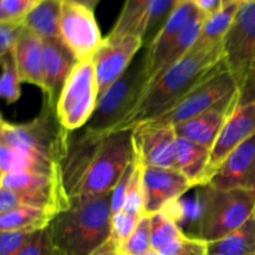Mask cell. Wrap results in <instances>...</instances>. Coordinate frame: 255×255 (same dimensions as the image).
<instances>
[{"instance_id":"obj_22","label":"cell","mask_w":255,"mask_h":255,"mask_svg":"<svg viewBox=\"0 0 255 255\" xmlns=\"http://www.w3.org/2000/svg\"><path fill=\"white\" fill-rule=\"evenodd\" d=\"M255 254V213L229 236L207 243L206 255H253Z\"/></svg>"},{"instance_id":"obj_39","label":"cell","mask_w":255,"mask_h":255,"mask_svg":"<svg viewBox=\"0 0 255 255\" xmlns=\"http://www.w3.org/2000/svg\"><path fill=\"white\" fill-rule=\"evenodd\" d=\"M92 255H120V253L119 251H117L116 244L112 241H110L107 242L102 248H100L96 253H94Z\"/></svg>"},{"instance_id":"obj_5","label":"cell","mask_w":255,"mask_h":255,"mask_svg":"<svg viewBox=\"0 0 255 255\" xmlns=\"http://www.w3.org/2000/svg\"><path fill=\"white\" fill-rule=\"evenodd\" d=\"M146 49L137 54L124 75L102 95L85 131L97 137L111 134L134 109L147 86Z\"/></svg>"},{"instance_id":"obj_34","label":"cell","mask_w":255,"mask_h":255,"mask_svg":"<svg viewBox=\"0 0 255 255\" xmlns=\"http://www.w3.org/2000/svg\"><path fill=\"white\" fill-rule=\"evenodd\" d=\"M36 232H0V255H19Z\"/></svg>"},{"instance_id":"obj_44","label":"cell","mask_w":255,"mask_h":255,"mask_svg":"<svg viewBox=\"0 0 255 255\" xmlns=\"http://www.w3.org/2000/svg\"><path fill=\"white\" fill-rule=\"evenodd\" d=\"M232 1H237V0H232Z\"/></svg>"},{"instance_id":"obj_32","label":"cell","mask_w":255,"mask_h":255,"mask_svg":"<svg viewBox=\"0 0 255 255\" xmlns=\"http://www.w3.org/2000/svg\"><path fill=\"white\" fill-rule=\"evenodd\" d=\"M142 217L132 216L125 211L117 212L112 216V234L111 241L116 247L121 246L133 234Z\"/></svg>"},{"instance_id":"obj_23","label":"cell","mask_w":255,"mask_h":255,"mask_svg":"<svg viewBox=\"0 0 255 255\" xmlns=\"http://www.w3.org/2000/svg\"><path fill=\"white\" fill-rule=\"evenodd\" d=\"M57 213L41 208L20 207L0 214V232H39L46 229Z\"/></svg>"},{"instance_id":"obj_16","label":"cell","mask_w":255,"mask_h":255,"mask_svg":"<svg viewBox=\"0 0 255 255\" xmlns=\"http://www.w3.org/2000/svg\"><path fill=\"white\" fill-rule=\"evenodd\" d=\"M207 184L255 193V134L227 157Z\"/></svg>"},{"instance_id":"obj_30","label":"cell","mask_w":255,"mask_h":255,"mask_svg":"<svg viewBox=\"0 0 255 255\" xmlns=\"http://www.w3.org/2000/svg\"><path fill=\"white\" fill-rule=\"evenodd\" d=\"M152 249L151 221L146 214L141 218L136 231L125 243L117 247L120 255H142Z\"/></svg>"},{"instance_id":"obj_10","label":"cell","mask_w":255,"mask_h":255,"mask_svg":"<svg viewBox=\"0 0 255 255\" xmlns=\"http://www.w3.org/2000/svg\"><path fill=\"white\" fill-rule=\"evenodd\" d=\"M60 39L77 62L94 60L104 42L94 9L75 0H62Z\"/></svg>"},{"instance_id":"obj_25","label":"cell","mask_w":255,"mask_h":255,"mask_svg":"<svg viewBox=\"0 0 255 255\" xmlns=\"http://www.w3.org/2000/svg\"><path fill=\"white\" fill-rule=\"evenodd\" d=\"M0 188L12 189V191L57 192V193L67 197L62 178L49 176V174L25 173V172L1 174L0 176Z\"/></svg>"},{"instance_id":"obj_2","label":"cell","mask_w":255,"mask_h":255,"mask_svg":"<svg viewBox=\"0 0 255 255\" xmlns=\"http://www.w3.org/2000/svg\"><path fill=\"white\" fill-rule=\"evenodd\" d=\"M111 193L72 201L55 216L49 229L60 255H92L111 241Z\"/></svg>"},{"instance_id":"obj_19","label":"cell","mask_w":255,"mask_h":255,"mask_svg":"<svg viewBox=\"0 0 255 255\" xmlns=\"http://www.w3.org/2000/svg\"><path fill=\"white\" fill-rule=\"evenodd\" d=\"M12 52L21 82L44 90V40L24 26Z\"/></svg>"},{"instance_id":"obj_13","label":"cell","mask_w":255,"mask_h":255,"mask_svg":"<svg viewBox=\"0 0 255 255\" xmlns=\"http://www.w3.org/2000/svg\"><path fill=\"white\" fill-rule=\"evenodd\" d=\"M142 188L146 214L167 211L194 184L178 169L142 166Z\"/></svg>"},{"instance_id":"obj_12","label":"cell","mask_w":255,"mask_h":255,"mask_svg":"<svg viewBox=\"0 0 255 255\" xmlns=\"http://www.w3.org/2000/svg\"><path fill=\"white\" fill-rule=\"evenodd\" d=\"M142 49L143 41L134 34L125 35L119 39L105 37L94 57L100 97L126 72Z\"/></svg>"},{"instance_id":"obj_21","label":"cell","mask_w":255,"mask_h":255,"mask_svg":"<svg viewBox=\"0 0 255 255\" xmlns=\"http://www.w3.org/2000/svg\"><path fill=\"white\" fill-rule=\"evenodd\" d=\"M62 0H42L31 10L22 24L41 39H60Z\"/></svg>"},{"instance_id":"obj_14","label":"cell","mask_w":255,"mask_h":255,"mask_svg":"<svg viewBox=\"0 0 255 255\" xmlns=\"http://www.w3.org/2000/svg\"><path fill=\"white\" fill-rule=\"evenodd\" d=\"M255 134V99L241 102L238 109L229 119L219 133L216 143L211 149L208 167L202 186H206L213 174L218 171L227 157L242 143Z\"/></svg>"},{"instance_id":"obj_42","label":"cell","mask_w":255,"mask_h":255,"mask_svg":"<svg viewBox=\"0 0 255 255\" xmlns=\"http://www.w3.org/2000/svg\"><path fill=\"white\" fill-rule=\"evenodd\" d=\"M229 2H232V0H223V6L224 5H228Z\"/></svg>"},{"instance_id":"obj_9","label":"cell","mask_w":255,"mask_h":255,"mask_svg":"<svg viewBox=\"0 0 255 255\" xmlns=\"http://www.w3.org/2000/svg\"><path fill=\"white\" fill-rule=\"evenodd\" d=\"M223 54L239 87L255 77V1H241L223 40Z\"/></svg>"},{"instance_id":"obj_17","label":"cell","mask_w":255,"mask_h":255,"mask_svg":"<svg viewBox=\"0 0 255 255\" xmlns=\"http://www.w3.org/2000/svg\"><path fill=\"white\" fill-rule=\"evenodd\" d=\"M198 10L199 9L194 5L192 0L177 5L173 11H172L171 16L166 21V24L162 26L158 34L156 35L153 41L148 46L144 47L146 49L147 79H148V82L152 81V79L156 75L157 69L159 67L162 60L164 59L168 50L176 42L181 32L183 31L184 27L187 26V24L191 21L192 17L196 15Z\"/></svg>"},{"instance_id":"obj_8","label":"cell","mask_w":255,"mask_h":255,"mask_svg":"<svg viewBox=\"0 0 255 255\" xmlns=\"http://www.w3.org/2000/svg\"><path fill=\"white\" fill-rule=\"evenodd\" d=\"M238 91V81L224 62L216 72L194 87L181 101L177 102L164 114L148 121V124L174 126L198 116L199 114L212 109Z\"/></svg>"},{"instance_id":"obj_37","label":"cell","mask_w":255,"mask_h":255,"mask_svg":"<svg viewBox=\"0 0 255 255\" xmlns=\"http://www.w3.org/2000/svg\"><path fill=\"white\" fill-rule=\"evenodd\" d=\"M136 166H137V162L136 159H133L132 163L129 164V166L126 168V171L124 172V174H122V177L120 178L119 183L116 184L114 191H112L111 206H112V213L114 214H116L117 212H120L122 208H124L127 192H128L132 177H133L134 171H136Z\"/></svg>"},{"instance_id":"obj_3","label":"cell","mask_w":255,"mask_h":255,"mask_svg":"<svg viewBox=\"0 0 255 255\" xmlns=\"http://www.w3.org/2000/svg\"><path fill=\"white\" fill-rule=\"evenodd\" d=\"M71 136L56 115V105L44 99L42 110L34 120L11 124L1 119L0 144L12 147L41 163L61 171Z\"/></svg>"},{"instance_id":"obj_20","label":"cell","mask_w":255,"mask_h":255,"mask_svg":"<svg viewBox=\"0 0 255 255\" xmlns=\"http://www.w3.org/2000/svg\"><path fill=\"white\" fill-rule=\"evenodd\" d=\"M209 157V148L177 136V169L182 172L196 188L203 184Z\"/></svg>"},{"instance_id":"obj_36","label":"cell","mask_w":255,"mask_h":255,"mask_svg":"<svg viewBox=\"0 0 255 255\" xmlns=\"http://www.w3.org/2000/svg\"><path fill=\"white\" fill-rule=\"evenodd\" d=\"M22 29L20 21H0V56L14 51Z\"/></svg>"},{"instance_id":"obj_18","label":"cell","mask_w":255,"mask_h":255,"mask_svg":"<svg viewBox=\"0 0 255 255\" xmlns=\"http://www.w3.org/2000/svg\"><path fill=\"white\" fill-rule=\"evenodd\" d=\"M44 40V39H42ZM77 60L61 39L44 40V99L56 105L60 92Z\"/></svg>"},{"instance_id":"obj_45","label":"cell","mask_w":255,"mask_h":255,"mask_svg":"<svg viewBox=\"0 0 255 255\" xmlns=\"http://www.w3.org/2000/svg\"><path fill=\"white\" fill-rule=\"evenodd\" d=\"M253 255H255V254H253Z\"/></svg>"},{"instance_id":"obj_41","label":"cell","mask_w":255,"mask_h":255,"mask_svg":"<svg viewBox=\"0 0 255 255\" xmlns=\"http://www.w3.org/2000/svg\"><path fill=\"white\" fill-rule=\"evenodd\" d=\"M174 1H176L177 5H179V4H182V2H184V1H188V0H174Z\"/></svg>"},{"instance_id":"obj_4","label":"cell","mask_w":255,"mask_h":255,"mask_svg":"<svg viewBox=\"0 0 255 255\" xmlns=\"http://www.w3.org/2000/svg\"><path fill=\"white\" fill-rule=\"evenodd\" d=\"M197 236L206 243L219 241L243 226L255 213V193L242 189L199 186Z\"/></svg>"},{"instance_id":"obj_1","label":"cell","mask_w":255,"mask_h":255,"mask_svg":"<svg viewBox=\"0 0 255 255\" xmlns=\"http://www.w3.org/2000/svg\"><path fill=\"white\" fill-rule=\"evenodd\" d=\"M223 64V44L193 46L183 59L147 85L134 109L114 132L133 129L164 114Z\"/></svg>"},{"instance_id":"obj_29","label":"cell","mask_w":255,"mask_h":255,"mask_svg":"<svg viewBox=\"0 0 255 255\" xmlns=\"http://www.w3.org/2000/svg\"><path fill=\"white\" fill-rule=\"evenodd\" d=\"M0 59H1L2 66L0 94L6 104H14L21 96V89H20L21 79H20L19 71H17L14 52L2 55L0 56Z\"/></svg>"},{"instance_id":"obj_28","label":"cell","mask_w":255,"mask_h":255,"mask_svg":"<svg viewBox=\"0 0 255 255\" xmlns=\"http://www.w3.org/2000/svg\"><path fill=\"white\" fill-rule=\"evenodd\" d=\"M149 2L151 0H126L114 29L106 37L119 39L125 35L134 34Z\"/></svg>"},{"instance_id":"obj_24","label":"cell","mask_w":255,"mask_h":255,"mask_svg":"<svg viewBox=\"0 0 255 255\" xmlns=\"http://www.w3.org/2000/svg\"><path fill=\"white\" fill-rule=\"evenodd\" d=\"M239 5H241V0L232 1L228 5H224L221 10L214 14L208 15L194 46L214 47L223 44L224 37L233 22Z\"/></svg>"},{"instance_id":"obj_6","label":"cell","mask_w":255,"mask_h":255,"mask_svg":"<svg viewBox=\"0 0 255 255\" xmlns=\"http://www.w3.org/2000/svg\"><path fill=\"white\" fill-rule=\"evenodd\" d=\"M134 159L132 129L114 132L101 139L72 201L111 193Z\"/></svg>"},{"instance_id":"obj_31","label":"cell","mask_w":255,"mask_h":255,"mask_svg":"<svg viewBox=\"0 0 255 255\" xmlns=\"http://www.w3.org/2000/svg\"><path fill=\"white\" fill-rule=\"evenodd\" d=\"M121 211H125L136 217L146 216V212H144L143 188H142V166L138 162H137L136 171H134L128 192H127L124 208Z\"/></svg>"},{"instance_id":"obj_15","label":"cell","mask_w":255,"mask_h":255,"mask_svg":"<svg viewBox=\"0 0 255 255\" xmlns=\"http://www.w3.org/2000/svg\"><path fill=\"white\" fill-rule=\"evenodd\" d=\"M241 104V91L236 92L212 109L181 124L174 125L177 136L212 149L219 133Z\"/></svg>"},{"instance_id":"obj_26","label":"cell","mask_w":255,"mask_h":255,"mask_svg":"<svg viewBox=\"0 0 255 255\" xmlns=\"http://www.w3.org/2000/svg\"><path fill=\"white\" fill-rule=\"evenodd\" d=\"M176 6L174 0H151L134 31V35L141 37L143 41V47H147L153 41Z\"/></svg>"},{"instance_id":"obj_33","label":"cell","mask_w":255,"mask_h":255,"mask_svg":"<svg viewBox=\"0 0 255 255\" xmlns=\"http://www.w3.org/2000/svg\"><path fill=\"white\" fill-rule=\"evenodd\" d=\"M42 0H0V21L22 22Z\"/></svg>"},{"instance_id":"obj_40","label":"cell","mask_w":255,"mask_h":255,"mask_svg":"<svg viewBox=\"0 0 255 255\" xmlns=\"http://www.w3.org/2000/svg\"><path fill=\"white\" fill-rule=\"evenodd\" d=\"M142 255H161V254H159L158 252L154 251V249H151V251L147 252V253H144V254H142Z\"/></svg>"},{"instance_id":"obj_11","label":"cell","mask_w":255,"mask_h":255,"mask_svg":"<svg viewBox=\"0 0 255 255\" xmlns=\"http://www.w3.org/2000/svg\"><path fill=\"white\" fill-rule=\"evenodd\" d=\"M134 159L143 167L177 169V133L169 125L141 124L132 129Z\"/></svg>"},{"instance_id":"obj_7","label":"cell","mask_w":255,"mask_h":255,"mask_svg":"<svg viewBox=\"0 0 255 255\" xmlns=\"http://www.w3.org/2000/svg\"><path fill=\"white\" fill-rule=\"evenodd\" d=\"M99 99L94 60L77 62L60 92L56 104L57 119L70 132L84 128L91 120Z\"/></svg>"},{"instance_id":"obj_43","label":"cell","mask_w":255,"mask_h":255,"mask_svg":"<svg viewBox=\"0 0 255 255\" xmlns=\"http://www.w3.org/2000/svg\"><path fill=\"white\" fill-rule=\"evenodd\" d=\"M241 1H255V0H241Z\"/></svg>"},{"instance_id":"obj_35","label":"cell","mask_w":255,"mask_h":255,"mask_svg":"<svg viewBox=\"0 0 255 255\" xmlns=\"http://www.w3.org/2000/svg\"><path fill=\"white\" fill-rule=\"evenodd\" d=\"M19 255H60L50 237L49 229L36 232Z\"/></svg>"},{"instance_id":"obj_38","label":"cell","mask_w":255,"mask_h":255,"mask_svg":"<svg viewBox=\"0 0 255 255\" xmlns=\"http://www.w3.org/2000/svg\"><path fill=\"white\" fill-rule=\"evenodd\" d=\"M192 1L207 15L214 14L223 7V0H192Z\"/></svg>"},{"instance_id":"obj_27","label":"cell","mask_w":255,"mask_h":255,"mask_svg":"<svg viewBox=\"0 0 255 255\" xmlns=\"http://www.w3.org/2000/svg\"><path fill=\"white\" fill-rule=\"evenodd\" d=\"M151 221L152 249L161 252L169 244L186 237L184 232L167 211H161L149 216Z\"/></svg>"}]
</instances>
